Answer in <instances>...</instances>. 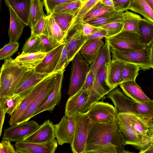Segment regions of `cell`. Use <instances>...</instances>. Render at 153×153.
<instances>
[{
    "label": "cell",
    "instance_id": "cell-1",
    "mask_svg": "<svg viewBox=\"0 0 153 153\" xmlns=\"http://www.w3.org/2000/svg\"><path fill=\"white\" fill-rule=\"evenodd\" d=\"M125 144L117 117L104 123H93L83 153H125Z\"/></svg>",
    "mask_w": 153,
    "mask_h": 153
},
{
    "label": "cell",
    "instance_id": "cell-2",
    "mask_svg": "<svg viewBox=\"0 0 153 153\" xmlns=\"http://www.w3.org/2000/svg\"><path fill=\"white\" fill-rule=\"evenodd\" d=\"M34 68H28L11 58L4 60L0 70V98L9 97L24 78Z\"/></svg>",
    "mask_w": 153,
    "mask_h": 153
},
{
    "label": "cell",
    "instance_id": "cell-3",
    "mask_svg": "<svg viewBox=\"0 0 153 153\" xmlns=\"http://www.w3.org/2000/svg\"><path fill=\"white\" fill-rule=\"evenodd\" d=\"M71 62V75L68 92L69 97L82 88L89 69V64L79 52L75 55Z\"/></svg>",
    "mask_w": 153,
    "mask_h": 153
},
{
    "label": "cell",
    "instance_id": "cell-4",
    "mask_svg": "<svg viewBox=\"0 0 153 153\" xmlns=\"http://www.w3.org/2000/svg\"><path fill=\"white\" fill-rule=\"evenodd\" d=\"M75 128L71 144L74 153H83L92 122L86 113H78L74 116Z\"/></svg>",
    "mask_w": 153,
    "mask_h": 153
},
{
    "label": "cell",
    "instance_id": "cell-5",
    "mask_svg": "<svg viewBox=\"0 0 153 153\" xmlns=\"http://www.w3.org/2000/svg\"><path fill=\"white\" fill-rule=\"evenodd\" d=\"M111 48L123 51H131L145 48L139 41V34L122 29L114 36L105 37Z\"/></svg>",
    "mask_w": 153,
    "mask_h": 153
},
{
    "label": "cell",
    "instance_id": "cell-6",
    "mask_svg": "<svg viewBox=\"0 0 153 153\" xmlns=\"http://www.w3.org/2000/svg\"><path fill=\"white\" fill-rule=\"evenodd\" d=\"M150 45L141 49L128 51H121L111 48L112 59L134 64L139 66L141 69L146 70L151 68Z\"/></svg>",
    "mask_w": 153,
    "mask_h": 153
},
{
    "label": "cell",
    "instance_id": "cell-7",
    "mask_svg": "<svg viewBox=\"0 0 153 153\" xmlns=\"http://www.w3.org/2000/svg\"><path fill=\"white\" fill-rule=\"evenodd\" d=\"M88 40L87 36L83 33L82 21L71 26L64 42L68 51L70 62Z\"/></svg>",
    "mask_w": 153,
    "mask_h": 153
},
{
    "label": "cell",
    "instance_id": "cell-8",
    "mask_svg": "<svg viewBox=\"0 0 153 153\" xmlns=\"http://www.w3.org/2000/svg\"><path fill=\"white\" fill-rule=\"evenodd\" d=\"M109 65H105L97 71L92 86L89 91L88 97L85 106L89 109L95 103L99 100L104 99L108 95L110 90L104 86L105 83L108 70Z\"/></svg>",
    "mask_w": 153,
    "mask_h": 153
},
{
    "label": "cell",
    "instance_id": "cell-9",
    "mask_svg": "<svg viewBox=\"0 0 153 153\" xmlns=\"http://www.w3.org/2000/svg\"><path fill=\"white\" fill-rule=\"evenodd\" d=\"M39 126L38 123L33 120L10 126L4 129L2 139L15 142L22 140L33 133Z\"/></svg>",
    "mask_w": 153,
    "mask_h": 153
},
{
    "label": "cell",
    "instance_id": "cell-10",
    "mask_svg": "<svg viewBox=\"0 0 153 153\" xmlns=\"http://www.w3.org/2000/svg\"><path fill=\"white\" fill-rule=\"evenodd\" d=\"M117 118L125 145H131L141 152L143 147L142 142L132 125L127 113L119 114Z\"/></svg>",
    "mask_w": 153,
    "mask_h": 153
},
{
    "label": "cell",
    "instance_id": "cell-11",
    "mask_svg": "<svg viewBox=\"0 0 153 153\" xmlns=\"http://www.w3.org/2000/svg\"><path fill=\"white\" fill-rule=\"evenodd\" d=\"M86 113L93 123H106L117 117L115 107L103 101L95 103Z\"/></svg>",
    "mask_w": 153,
    "mask_h": 153
},
{
    "label": "cell",
    "instance_id": "cell-12",
    "mask_svg": "<svg viewBox=\"0 0 153 153\" xmlns=\"http://www.w3.org/2000/svg\"><path fill=\"white\" fill-rule=\"evenodd\" d=\"M55 138L58 145L71 144L74 136L75 122L74 116L69 117L65 114L60 121L54 124Z\"/></svg>",
    "mask_w": 153,
    "mask_h": 153
},
{
    "label": "cell",
    "instance_id": "cell-13",
    "mask_svg": "<svg viewBox=\"0 0 153 153\" xmlns=\"http://www.w3.org/2000/svg\"><path fill=\"white\" fill-rule=\"evenodd\" d=\"M57 73L53 74L45 87L34 99L28 108L22 116L17 124L29 120L33 113L41 105L53 90L56 82Z\"/></svg>",
    "mask_w": 153,
    "mask_h": 153
},
{
    "label": "cell",
    "instance_id": "cell-14",
    "mask_svg": "<svg viewBox=\"0 0 153 153\" xmlns=\"http://www.w3.org/2000/svg\"><path fill=\"white\" fill-rule=\"evenodd\" d=\"M57 140L45 143H31L22 140L16 142L17 153H54L57 147Z\"/></svg>",
    "mask_w": 153,
    "mask_h": 153
},
{
    "label": "cell",
    "instance_id": "cell-15",
    "mask_svg": "<svg viewBox=\"0 0 153 153\" xmlns=\"http://www.w3.org/2000/svg\"><path fill=\"white\" fill-rule=\"evenodd\" d=\"M53 74L43 80L34 87L30 93L23 100L18 108L10 116L8 122L10 126L18 123L22 116L34 99L50 81Z\"/></svg>",
    "mask_w": 153,
    "mask_h": 153
},
{
    "label": "cell",
    "instance_id": "cell-16",
    "mask_svg": "<svg viewBox=\"0 0 153 153\" xmlns=\"http://www.w3.org/2000/svg\"><path fill=\"white\" fill-rule=\"evenodd\" d=\"M64 72L57 73L56 85L41 105L32 115L31 118L46 111L52 113L56 106L59 104L61 99V89Z\"/></svg>",
    "mask_w": 153,
    "mask_h": 153
},
{
    "label": "cell",
    "instance_id": "cell-17",
    "mask_svg": "<svg viewBox=\"0 0 153 153\" xmlns=\"http://www.w3.org/2000/svg\"><path fill=\"white\" fill-rule=\"evenodd\" d=\"M54 124L50 120L45 121L31 134L22 140L29 142L43 143L56 139Z\"/></svg>",
    "mask_w": 153,
    "mask_h": 153
},
{
    "label": "cell",
    "instance_id": "cell-18",
    "mask_svg": "<svg viewBox=\"0 0 153 153\" xmlns=\"http://www.w3.org/2000/svg\"><path fill=\"white\" fill-rule=\"evenodd\" d=\"M89 94V91L81 89L70 97L65 104V114L72 117L80 113L87 102Z\"/></svg>",
    "mask_w": 153,
    "mask_h": 153
},
{
    "label": "cell",
    "instance_id": "cell-19",
    "mask_svg": "<svg viewBox=\"0 0 153 153\" xmlns=\"http://www.w3.org/2000/svg\"><path fill=\"white\" fill-rule=\"evenodd\" d=\"M131 123L137 134L143 143L141 152L147 147L150 142L148 132L153 123L148 122L137 115L127 113Z\"/></svg>",
    "mask_w": 153,
    "mask_h": 153
},
{
    "label": "cell",
    "instance_id": "cell-20",
    "mask_svg": "<svg viewBox=\"0 0 153 153\" xmlns=\"http://www.w3.org/2000/svg\"><path fill=\"white\" fill-rule=\"evenodd\" d=\"M65 43H62L47 53L42 62L35 68L37 72L49 74L53 72L62 53Z\"/></svg>",
    "mask_w": 153,
    "mask_h": 153
},
{
    "label": "cell",
    "instance_id": "cell-21",
    "mask_svg": "<svg viewBox=\"0 0 153 153\" xmlns=\"http://www.w3.org/2000/svg\"><path fill=\"white\" fill-rule=\"evenodd\" d=\"M119 85L123 93L132 100L138 102L145 103L151 101L135 81H129L121 83Z\"/></svg>",
    "mask_w": 153,
    "mask_h": 153
},
{
    "label": "cell",
    "instance_id": "cell-22",
    "mask_svg": "<svg viewBox=\"0 0 153 153\" xmlns=\"http://www.w3.org/2000/svg\"><path fill=\"white\" fill-rule=\"evenodd\" d=\"M126 63L112 59L108 67L105 83L111 90L120 84L122 72Z\"/></svg>",
    "mask_w": 153,
    "mask_h": 153
},
{
    "label": "cell",
    "instance_id": "cell-23",
    "mask_svg": "<svg viewBox=\"0 0 153 153\" xmlns=\"http://www.w3.org/2000/svg\"><path fill=\"white\" fill-rule=\"evenodd\" d=\"M102 39H88L80 49L79 52L89 64L94 60L104 44Z\"/></svg>",
    "mask_w": 153,
    "mask_h": 153
},
{
    "label": "cell",
    "instance_id": "cell-24",
    "mask_svg": "<svg viewBox=\"0 0 153 153\" xmlns=\"http://www.w3.org/2000/svg\"><path fill=\"white\" fill-rule=\"evenodd\" d=\"M5 5L11 8L19 17L28 26L30 9L31 0H4Z\"/></svg>",
    "mask_w": 153,
    "mask_h": 153
},
{
    "label": "cell",
    "instance_id": "cell-25",
    "mask_svg": "<svg viewBox=\"0 0 153 153\" xmlns=\"http://www.w3.org/2000/svg\"><path fill=\"white\" fill-rule=\"evenodd\" d=\"M52 74L42 73L36 71L35 68L24 78L15 90L13 95L31 88Z\"/></svg>",
    "mask_w": 153,
    "mask_h": 153
},
{
    "label": "cell",
    "instance_id": "cell-26",
    "mask_svg": "<svg viewBox=\"0 0 153 153\" xmlns=\"http://www.w3.org/2000/svg\"><path fill=\"white\" fill-rule=\"evenodd\" d=\"M9 9L10 23L8 34L9 42H18L26 25L11 8Z\"/></svg>",
    "mask_w": 153,
    "mask_h": 153
},
{
    "label": "cell",
    "instance_id": "cell-27",
    "mask_svg": "<svg viewBox=\"0 0 153 153\" xmlns=\"http://www.w3.org/2000/svg\"><path fill=\"white\" fill-rule=\"evenodd\" d=\"M47 16L42 34L55 39L61 44L63 43L67 33L62 30L53 17L50 15Z\"/></svg>",
    "mask_w": 153,
    "mask_h": 153
},
{
    "label": "cell",
    "instance_id": "cell-28",
    "mask_svg": "<svg viewBox=\"0 0 153 153\" xmlns=\"http://www.w3.org/2000/svg\"><path fill=\"white\" fill-rule=\"evenodd\" d=\"M47 53L38 52L22 53L14 59L20 65L28 68H35L43 60Z\"/></svg>",
    "mask_w": 153,
    "mask_h": 153
},
{
    "label": "cell",
    "instance_id": "cell-29",
    "mask_svg": "<svg viewBox=\"0 0 153 153\" xmlns=\"http://www.w3.org/2000/svg\"><path fill=\"white\" fill-rule=\"evenodd\" d=\"M111 47L108 42L105 43L100 50L93 62L89 66L96 75L98 70L104 65H109L111 60Z\"/></svg>",
    "mask_w": 153,
    "mask_h": 153
},
{
    "label": "cell",
    "instance_id": "cell-30",
    "mask_svg": "<svg viewBox=\"0 0 153 153\" xmlns=\"http://www.w3.org/2000/svg\"><path fill=\"white\" fill-rule=\"evenodd\" d=\"M126 9L139 13L153 24V10L145 0H131Z\"/></svg>",
    "mask_w": 153,
    "mask_h": 153
},
{
    "label": "cell",
    "instance_id": "cell-31",
    "mask_svg": "<svg viewBox=\"0 0 153 153\" xmlns=\"http://www.w3.org/2000/svg\"><path fill=\"white\" fill-rule=\"evenodd\" d=\"M125 11L115 9L103 15L87 22L97 27L114 22H123Z\"/></svg>",
    "mask_w": 153,
    "mask_h": 153
},
{
    "label": "cell",
    "instance_id": "cell-32",
    "mask_svg": "<svg viewBox=\"0 0 153 153\" xmlns=\"http://www.w3.org/2000/svg\"><path fill=\"white\" fill-rule=\"evenodd\" d=\"M138 31L140 43L146 46L152 45L153 42V24L142 18L139 22Z\"/></svg>",
    "mask_w": 153,
    "mask_h": 153
},
{
    "label": "cell",
    "instance_id": "cell-33",
    "mask_svg": "<svg viewBox=\"0 0 153 153\" xmlns=\"http://www.w3.org/2000/svg\"><path fill=\"white\" fill-rule=\"evenodd\" d=\"M43 4L41 0H31L28 20L30 29L42 18L47 16L44 13Z\"/></svg>",
    "mask_w": 153,
    "mask_h": 153
},
{
    "label": "cell",
    "instance_id": "cell-34",
    "mask_svg": "<svg viewBox=\"0 0 153 153\" xmlns=\"http://www.w3.org/2000/svg\"><path fill=\"white\" fill-rule=\"evenodd\" d=\"M142 18L140 16L127 10L125 11L123 29L139 34L138 24Z\"/></svg>",
    "mask_w": 153,
    "mask_h": 153
},
{
    "label": "cell",
    "instance_id": "cell-35",
    "mask_svg": "<svg viewBox=\"0 0 153 153\" xmlns=\"http://www.w3.org/2000/svg\"><path fill=\"white\" fill-rule=\"evenodd\" d=\"M34 87L7 98L6 103L8 108L7 113L9 116L14 113Z\"/></svg>",
    "mask_w": 153,
    "mask_h": 153
},
{
    "label": "cell",
    "instance_id": "cell-36",
    "mask_svg": "<svg viewBox=\"0 0 153 153\" xmlns=\"http://www.w3.org/2000/svg\"><path fill=\"white\" fill-rule=\"evenodd\" d=\"M114 9V7L106 6L100 1L98 2L85 16L82 21L87 22L107 13Z\"/></svg>",
    "mask_w": 153,
    "mask_h": 153
},
{
    "label": "cell",
    "instance_id": "cell-37",
    "mask_svg": "<svg viewBox=\"0 0 153 153\" xmlns=\"http://www.w3.org/2000/svg\"><path fill=\"white\" fill-rule=\"evenodd\" d=\"M54 19L62 30L67 33L72 26L74 15L69 13H53L50 15Z\"/></svg>",
    "mask_w": 153,
    "mask_h": 153
},
{
    "label": "cell",
    "instance_id": "cell-38",
    "mask_svg": "<svg viewBox=\"0 0 153 153\" xmlns=\"http://www.w3.org/2000/svg\"><path fill=\"white\" fill-rule=\"evenodd\" d=\"M140 70H141L140 68L137 65L126 63L122 71L120 84L126 81H135Z\"/></svg>",
    "mask_w": 153,
    "mask_h": 153
},
{
    "label": "cell",
    "instance_id": "cell-39",
    "mask_svg": "<svg viewBox=\"0 0 153 153\" xmlns=\"http://www.w3.org/2000/svg\"><path fill=\"white\" fill-rule=\"evenodd\" d=\"M22 52L24 53H33L41 52L40 36L31 34L23 46Z\"/></svg>",
    "mask_w": 153,
    "mask_h": 153
},
{
    "label": "cell",
    "instance_id": "cell-40",
    "mask_svg": "<svg viewBox=\"0 0 153 153\" xmlns=\"http://www.w3.org/2000/svg\"><path fill=\"white\" fill-rule=\"evenodd\" d=\"M84 2L78 0L67 3L57 7L52 13H69L75 16Z\"/></svg>",
    "mask_w": 153,
    "mask_h": 153
},
{
    "label": "cell",
    "instance_id": "cell-41",
    "mask_svg": "<svg viewBox=\"0 0 153 153\" xmlns=\"http://www.w3.org/2000/svg\"><path fill=\"white\" fill-rule=\"evenodd\" d=\"M101 0H87L84 2L73 20L72 25L82 21L86 14L98 2Z\"/></svg>",
    "mask_w": 153,
    "mask_h": 153
},
{
    "label": "cell",
    "instance_id": "cell-42",
    "mask_svg": "<svg viewBox=\"0 0 153 153\" xmlns=\"http://www.w3.org/2000/svg\"><path fill=\"white\" fill-rule=\"evenodd\" d=\"M19 44L18 42H9L0 50V60H5L11 57L18 50Z\"/></svg>",
    "mask_w": 153,
    "mask_h": 153
},
{
    "label": "cell",
    "instance_id": "cell-43",
    "mask_svg": "<svg viewBox=\"0 0 153 153\" xmlns=\"http://www.w3.org/2000/svg\"><path fill=\"white\" fill-rule=\"evenodd\" d=\"M40 37L41 52H42L47 53L62 44L55 39L44 34L40 35Z\"/></svg>",
    "mask_w": 153,
    "mask_h": 153
},
{
    "label": "cell",
    "instance_id": "cell-44",
    "mask_svg": "<svg viewBox=\"0 0 153 153\" xmlns=\"http://www.w3.org/2000/svg\"><path fill=\"white\" fill-rule=\"evenodd\" d=\"M70 62L68 51L65 44L62 53L53 73L64 72L66 67Z\"/></svg>",
    "mask_w": 153,
    "mask_h": 153
},
{
    "label": "cell",
    "instance_id": "cell-45",
    "mask_svg": "<svg viewBox=\"0 0 153 153\" xmlns=\"http://www.w3.org/2000/svg\"><path fill=\"white\" fill-rule=\"evenodd\" d=\"M78 0H43V2L48 15L52 13L58 7L64 4Z\"/></svg>",
    "mask_w": 153,
    "mask_h": 153
},
{
    "label": "cell",
    "instance_id": "cell-46",
    "mask_svg": "<svg viewBox=\"0 0 153 153\" xmlns=\"http://www.w3.org/2000/svg\"><path fill=\"white\" fill-rule=\"evenodd\" d=\"M123 22L122 21L113 22L103 25L100 27L107 31V36L106 37L111 36L117 34L122 30Z\"/></svg>",
    "mask_w": 153,
    "mask_h": 153
},
{
    "label": "cell",
    "instance_id": "cell-47",
    "mask_svg": "<svg viewBox=\"0 0 153 153\" xmlns=\"http://www.w3.org/2000/svg\"><path fill=\"white\" fill-rule=\"evenodd\" d=\"M7 97L0 98V137L1 136L5 114L7 113L8 108L6 105Z\"/></svg>",
    "mask_w": 153,
    "mask_h": 153
},
{
    "label": "cell",
    "instance_id": "cell-48",
    "mask_svg": "<svg viewBox=\"0 0 153 153\" xmlns=\"http://www.w3.org/2000/svg\"><path fill=\"white\" fill-rule=\"evenodd\" d=\"M48 16L44 17L40 19L33 28L31 29V34L40 36L42 34Z\"/></svg>",
    "mask_w": 153,
    "mask_h": 153
},
{
    "label": "cell",
    "instance_id": "cell-49",
    "mask_svg": "<svg viewBox=\"0 0 153 153\" xmlns=\"http://www.w3.org/2000/svg\"><path fill=\"white\" fill-rule=\"evenodd\" d=\"M9 140H3L0 143V153H17L15 148Z\"/></svg>",
    "mask_w": 153,
    "mask_h": 153
},
{
    "label": "cell",
    "instance_id": "cell-50",
    "mask_svg": "<svg viewBox=\"0 0 153 153\" xmlns=\"http://www.w3.org/2000/svg\"><path fill=\"white\" fill-rule=\"evenodd\" d=\"M95 76L96 74L93 71L89 69L85 83L81 89L89 92L93 84Z\"/></svg>",
    "mask_w": 153,
    "mask_h": 153
},
{
    "label": "cell",
    "instance_id": "cell-51",
    "mask_svg": "<svg viewBox=\"0 0 153 153\" xmlns=\"http://www.w3.org/2000/svg\"><path fill=\"white\" fill-rule=\"evenodd\" d=\"M82 24L83 34L87 36L102 28L95 27L83 21H82Z\"/></svg>",
    "mask_w": 153,
    "mask_h": 153
},
{
    "label": "cell",
    "instance_id": "cell-52",
    "mask_svg": "<svg viewBox=\"0 0 153 153\" xmlns=\"http://www.w3.org/2000/svg\"><path fill=\"white\" fill-rule=\"evenodd\" d=\"M114 7L115 10L125 11L126 8L131 0H114Z\"/></svg>",
    "mask_w": 153,
    "mask_h": 153
},
{
    "label": "cell",
    "instance_id": "cell-53",
    "mask_svg": "<svg viewBox=\"0 0 153 153\" xmlns=\"http://www.w3.org/2000/svg\"><path fill=\"white\" fill-rule=\"evenodd\" d=\"M107 36V31L104 29L102 28L94 33L87 36L88 39H102L106 37Z\"/></svg>",
    "mask_w": 153,
    "mask_h": 153
},
{
    "label": "cell",
    "instance_id": "cell-54",
    "mask_svg": "<svg viewBox=\"0 0 153 153\" xmlns=\"http://www.w3.org/2000/svg\"><path fill=\"white\" fill-rule=\"evenodd\" d=\"M153 153V142L150 141L146 148L141 153Z\"/></svg>",
    "mask_w": 153,
    "mask_h": 153
},
{
    "label": "cell",
    "instance_id": "cell-55",
    "mask_svg": "<svg viewBox=\"0 0 153 153\" xmlns=\"http://www.w3.org/2000/svg\"><path fill=\"white\" fill-rule=\"evenodd\" d=\"M100 1L106 6L114 7V4L113 0H101Z\"/></svg>",
    "mask_w": 153,
    "mask_h": 153
},
{
    "label": "cell",
    "instance_id": "cell-56",
    "mask_svg": "<svg viewBox=\"0 0 153 153\" xmlns=\"http://www.w3.org/2000/svg\"><path fill=\"white\" fill-rule=\"evenodd\" d=\"M150 61L151 67L153 69V44H152L150 47Z\"/></svg>",
    "mask_w": 153,
    "mask_h": 153
},
{
    "label": "cell",
    "instance_id": "cell-57",
    "mask_svg": "<svg viewBox=\"0 0 153 153\" xmlns=\"http://www.w3.org/2000/svg\"><path fill=\"white\" fill-rule=\"evenodd\" d=\"M148 134L150 141L153 142V128L152 126L149 131Z\"/></svg>",
    "mask_w": 153,
    "mask_h": 153
},
{
    "label": "cell",
    "instance_id": "cell-58",
    "mask_svg": "<svg viewBox=\"0 0 153 153\" xmlns=\"http://www.w3.org/2000/svg\"><path fill=\"white\" fill-rule=\"evenodd\" d=\"M153 10V0H145Z\"/></svg>",
    "mask_w": 153,
    "mask_h": 153
},
{
    "label": "cell",
    "instance_id": "cell-59",
    "mask_svg": "<svg viewBox=\"0 0 153 153\" xmlns=\"http://www.w3.org/2000/svg\"><path fill=\"white\" fill-rule=\"evenodd\" d=\"M80 0L81 1L84 2L85 1H86L87 0Z\"/></svg>",
    "mask_w": 153,
    "mask_h": 153
},
{
    "label": "cell",
    "instance_id": "cell-60",
    "mask_svg": "<svg viewBox=\"0 0 153 153\" xmlns=\"http://www.w3.org/2000/svg\"><path fill=\"white\" fill-rule=\"evenodd\" d=\"M151 126L153 128V123H152Z\"/></svg>",
    "mask_w": 153,
    "mask_h": 153
},
{
    "label": "cell",
    "instance_id": "cell-61",
    "mask_svg": "<svg viewBox=\"0 0 153 153\" xmlns=\"http://www.w3.org/2000/svg\"><path fill=\"white\" fill-rule=\"evenodd\" d=\"M152 44H153V42H152Z\"/></svg>",
    "mask_w": 153,
    "mask_h": 153
},
{
    "label": "cell",
    "instance_id": "cell-62",
    "mask_svg": "<svg viewBox=\"0 0 153 153\" xmlns=\"http://www.w3.org/2000/svg\"></svg>",
    "mask_w": 153,
    "mask_h": 153
}]
</instances>
